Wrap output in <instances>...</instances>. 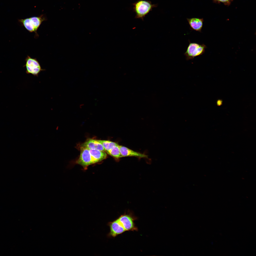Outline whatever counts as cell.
<instances>
[{
  "label": "cell",
  "instance_id": "cell-1",
  "mask_svg": "<svg viewBox=\"0 0 256 256\" xmlns=\"http://www.w3.org/2000/svg\"><path fill=\"white\" fill-rule=\"evenodd\" d=\"M133 5V11L135 14V18L140 19L143 21L146 16L158 6L157 4H153L150 1L146 0H138Z\"/></svg>",
  "mask_w": 256,
  "mask_h": 256
},
{
  "label": "cell",
  "instance_id": "cell-2",
  "mask_svg": "<svg viewBox=\"0 0 256 256\" xmlns=\"http://www.w3.org/2000/svg\"><path fill=\"white\" fill-rule=\"evenodd\" d=\"M47 20L43 14L38 16H33L24 19L18 20L21 24L30 32L35 33V37L37 38L39 35L37 31L42 23Z\"/></svg>",
  "mask_w": 256,
  "mask_h": 256
},
{
  "label": "cell",
  "instance_id": "cell-3",
  "mask_svg": "<svg viewBox=\"0 0 256 256\" xmlns=\"http://www.w3.org/2000/svg\"><path fill=\"white\" fill-rule=\"evenodd\" d=\"M189 42L186 50L184 53L187 60L193 59L195 57L204 53L207 46L204 44H200L196 43H191L189 41Z\"/></svg>",
  "mask_w": 256,
  "mask_h": 256
},
{
  "label": "cell",
  "instance_id": "cell-4",
  "mask_svg": "<svg viewBox=\"0 0 256 256\" xmlns=\"http://www.w3.org/2000/svg\"><path fill=\"white\" fill-rule=\"evenodd\" d=\"M25 61L26 63L23 67L26 68V72L27 74H31L34 76L38 77L41 71L45 70L42 68L36 58H32L27 55Z\"/></svg>",
  "mask_w": 256,
  "mask_h": 256
},
{
  "label": "cell",
  "instance_id": "cell-5",
  "mask_svg": "<svg viewBox=\"0 0 256 256\" xmlns=\"http://www.w3.org/2000/svg\"><path fill=\"white\" fill-rule=\"evenodd\" d=\"M137 218L131 213L128 212L121 215L117 219L126 231H138L134 223Z\"/></svg>",
  "mask_w": 256,
  "mask_h": 256
},
{
  "label": "cell",
  "instance_id": "cell-6",
  "mask_svg": "<svg viewBox=\"0 0 256 256\" xmlns=\"http://www.w3.org/2000/svg\"><path fill=\"white\" fill-rule=\"evenodd\" d=\"M80 150V156L76 163L86 169L88 166L94 163L88 149L81 147Z\"/></svg>",
  "mask_w": 256,
  "mask_h": 256
},
{
  "label": "cell",
  "instance_id": "cell-7",
  "mask_svg": "<svg viewBox=\"0 0 256 256\" xmlns=\"http://www.w3.org/2000/svg\"><path fill=\"white\" fill-rule=\"evenodd\" d=\"M107 225L110 229V232L107 235L108 237H115L126 231L117 218L113 221L109 222Z\"/></svg>",
  "mask_w": 256,
  "mask_h": 256
},
{
  "label": "cell",
  "instance_id": "cell-8",
  "mask_svg": "<svg viewBox=\"0 0 256 256\" xmlns=\"http://www.w3.org/2000/svg\"><path fill=\"white\" fill-rule=\"evenodd\" d=\"M119 149L122 157L134 156L140 158H148L147 155L145 154L135 151L124 146H119Z\"/></svg>",
  "mask_w": 256,
  "mask_h": 256
},
{
  "label": "cell",
  "instance_id": "cell-9",
  "mask_svg": "<svg viewBox=\"0 0 256 256\" xmlns=\"http://www.w3.org/2000/svg\"><path fill=\"white\" fill-rule=\"evenodd\" d=\"M186 19L192 30L201 32L204 21L203 18H192Z\"/></svg>",
  "mask_w": 256,
  "mask_h": 256
},
{
  "label": "cell",
  "instance_id": "cell-10",
  "mask_svg": "<svg viewBox=\"0 0 256 256\" xmlns=\"http://www.w3.org/2000/svg\"><path fill=\"white\" fill-rule=\"evenodd\" d=\"M81 147L87 148L89 149H96L100 151H105L102 145L99 142L96 140L89 139L85 142L82 144Z\"/></svg>",
  "mask_w": 256,
  "mask_h": 256
},
{
  "label": "cell",
  "instance_id": "cell-11",
  "mask_svg": "<svg viewBox=\"0 0 256 256\" xmlns=\"http://www.w3.org/2000/svg\"><path fill=\"white\" fill-rule=\"evenodd\" d=\"M89 150L94 164L101 161L107 157V155L104 151L96 149Z\"/></svg>",
  "mask_w": 256,
  "mask_h": 256
},
{
  "label": "cell",
  "instance_id": "cell-12",
  "mask_svg": "<svg viewBox=\"0 0 256 256\" xmlns=\"http://www.w3.org/2000/svg\"><path fill=\"white\" fill-rule=\"evenodd\" d=\"M107 152L117 160H119L120 158L122 157L120 151L119 145L118 144L114 146Z\"/></svg>",
  "mask_w": 256,
  "mask_h": 256
},
{
  "label": "cell",
  "instance_id": "cell-13",
  "mask_svg": "<svg viewBox=\"0 0 256 256\" xmlns=\"http://www.w3.org/2000/svg\"><path fill=\"white\" fill-rule=\"evenodd\" d=\"M96 140L102 145L105 151L106 152L109 151L114 146L118 144L116 142L109 141L98 140Z\"/></svg>",
  "mask_w": 256,
  "mask_h": 256
},
{
  "label": "cell",
  "instance_id": "cell-14",
  "mask_svg": "<svg viewBox=\"0 0 256 256\" xmlns=\"http://www.w3.org/2000/svg\"><path fill=\"white\" fill-rule=\"evenodd\" d=\"M233 0H213L215 2L222 3L226 5H229Z\"/></svg>",
  "mask_w": 256,
  "mask_h": 256
}]
</instances>
